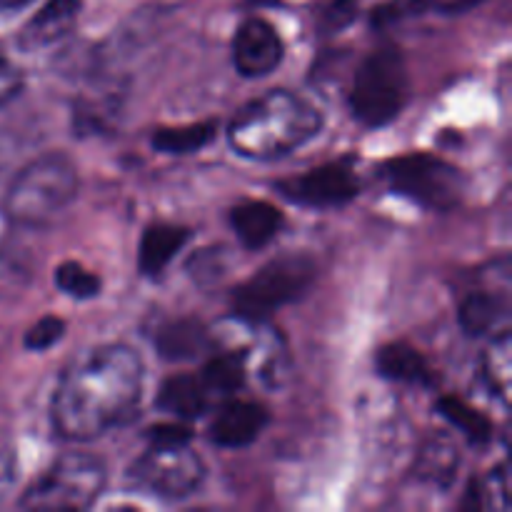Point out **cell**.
I'll return each instance as SVG.
<instances>
[{
  "instance_id": "13",
  "label": "cell",
  "mask_w": 512,
  "mask_h": 512,
  "mask_svg": "<svg viewBox=\"0 0 512 512\" xmlns=\"http://www.w3.org/2000/svg\"><path fill=\"white\" fill-rule=\"evenodd\" d=\"M190 240V230L173 223H153L145 228L138 248V268L148 278H158L170 260L185 248Z\"/></svg>"
},
{
  "instance_id": "17",
  "label": "cell",
  "mask_w": 512,
  "mask_h": 512,
  "mask_svg": "<svg viewBox=\"0 0 512 512\" xmlns=\"http://www.w3.org/2000/svg\"><path fill=\"white\" fill-rule=\"evenodd\" d=\"M375 368L383 378L395 380V383L405 385H430L433 383V370H430L428 360L423 353L408 343H390L380 348L378 358H375Z\"/></svg>"
},
{
  "instance_id": "16",
  "label": "cell",
  "mask_w": 512,
  "mask_h": 512,
  "mask_svg": "<svg viewBox=\"0 0 512 512\" xmlns=\"http://www.w3.org/2000/svg\"><path fill=\"white\" fill-rule=\"evenodd\" d=\"M78 13L80 0H48L38 10V15L25 25L20 43L25 48H45V45L55 43V40H60L73 28Z\"/></svg>"
},
{
  "instance_id": "19",
  "label": "cell",
  "mask_w": 512,
  "mask_h": 512,
  "mask_svg": "<svg viewBox=\"0 0 512 512\" xmlns=\"http://www.w3.org/2000/svg\"><path fill=\"white\" fill-rule=\"evenodd\" d=\"M413 473L420 483L448 488L455 480V473H458V450H455L453 440L445 438V435L430 438L420 448Z\"/></svg>"
},
{
  "instance_id": "6",
  "label": "cell",
  "mask_w": 512,
  "mask_h": 512,
  "mask_svg": "<svg viewBox=\"0 0 512 512\" xmlns=\"http://www.w3.org/2000/svg\"><path fill=\"white\" fill-rule=\"evenodd\" d=\"M313 280V260L305 255H280L243 280L230 295V303L238 318L263 323L270 313L303 298Z\"/></svg>"
},
{
  "instance_id": "2",
  "label": "cell",
  "mask_w": 512,
  "mask_h": 512,
  "mask_svg": "<svg viewBox=\"0 0 512 512\" xmlns=\"http://www.w3.org/2000/svg\"><path fill=\"white\" fill-rule=\"evenodd\" d=\"M323 128L318 108L290 90H270L250 100L228 128V143L240 158L280 160L303 148Z\"/></svg>"
},
{
  "instance_id": "30",
  "label": "cell",
  "mask_w": 512,
  "mask_h": 512,
  "mask_svg": "<svg viewBox=\"0 0 512 512\" xmlns=\"http://www.w3.org/2000/svg\"><path fill=\"white\" fill-rule=\"evenodd\" d=\"M420 5H435V8H443V10H453L460 8V5H470L473 0H415Z\"/></svg>"
},
{
  "instance_id": "12",
  "label": "cell",
  "mask_w": 512,
  "mask_h": 512,
  "mask_svg": "<svg viewBox=\"0 0 512 512\" xmlns=\"http://www.w3.org/2000/svg\"><path fill=\"white\" fill-rule=\"evenodd\" d=\"M230 225L243 248L260 250L278 238L285 218L275 205L265 203V200H243L230 210Z\"/></svg>"
},
{
  "instance_id": "8",
  "label": "cell",
  "mask_w": 512,
  "mask_h": 512,
  "mask_svg": "<svg viewBox=\"0 0 512 512\" xmlns=\"http://www.w3.org/2000/svg\"><path fill=\"white\" fill-rule=\"evenodd\" d=\"M128 483L153 498L185 500L205 483V465L190 443L150 445L128 468Z\"/></svg>"
},
{
  "instance_id": "26",
  "label": "cell",
  "mask_w": 512,
  "mask_h": 512,
  "mask_svg": "<svg viewBox=\"0 0 512 512\" xmlns=\"http://www.w3.org/2000/svg\"><path fill=\"white\" fill-rule=\"evenodd\" d=\"M63 335H65L63 320L55 318V315H45V318H40L38 323L25 333V348L40 353V350H48L53 348L55 343H60Z\"/></svg>"
},
{
  "instance_id": "21",
  "label": "cell",
  "mask_w": 512,
  "mask_h": 512,
  "mask_svg": "<svg viewBox=\"0 0 512 512\" xmlns=\"http://www.w3.org/2000/svg\"><path fill=\"white\" fill-rule=\"evenodd\" d=\"M215 138V123L203 120V123L173 125V128L155 130L150 143L155 150L168 155H190L203 150L210 140Z\"/></svg>"
},
{
  "instance_id": "14",
  "label": "cell",
  "mask_w": 512,
  "mask_h": 512,
  "mask_svg": "<svg viewBox=\"0 0 512 512\" xmlns=\"http://www.w3.org/2000/svg\"><path fill=\"white\" fill-rule=\"evenodd\" d=\"M460 325L468 335H490L508 330L510 303L508 293L498 290H475L460 303Z\"/></svg>"
},
{
  "instance_id": "3",
  "label": "cell",
  "mask_w": 512,
  "mask_h": 512,
  "mask_svg": "<svg viewBox=\"0 0 512 512\" xmlns=\"http://www.w3.org/2000/svg\"><path fill=\"white\" fill-rule=\"evenodd\" d=\"M80 175L63 153H45L25 165L5 195V215L25 228L50 223L75 200Z\"/></svg>"
},
{
  "instance_id": "9",
  "label": "cell",
  "mask_w": 512,
  "mask_h": 512,
  "mask_svg": "<svg viewBox=\"0 0 512 512\" xmlns=\"http://www.w3.org/2000/svg\"><path fill=\"white\" fill-rule=\"evenodd\" d=\"M275 190L295 205L328 210L340 208V205L358 198L360 178L355 173L353 160L340 158L318 165V168L305 170L303 175H295V178L280 180Z\"/></svg>"
},
{
  "instance_id": "5",
  "label": "cell",
  "mask_w": 512,
  "mask_h": 512,
  "mask_svg": "<svg viewBox=\"0 0 512 512\" xmlns=\"http://www.w3.org/2000/svg\"><path fill=\"white\" fill-rule=\"evenodd\" d=\"M380 175L395 195H403L420 208L440 210V213L458 208L468 188L460 168L428 153H410L388 160L380 168Z\"/></svg>"
},
{
  "instance_id": "31",
  "label": "cell",
  "mask_w": 512,
  "mask_h": 512,
  "mask_svg": "<svg viewBox=\"0 0 512 512\" xmlns=\"http://www.w3.org/2000/svg\"><path fill=\"white\" fill-rule=\"evenodd\" d=\"M28 3L30 0H0V10H20Z\"/></svg>"
},
{
  "instance_id": "28",
  "label": "cell",
  "mask_w": 512,
  "mask_h": 512,
  "mask_svg": "<svg viewBox=\"0 0 512 512\" xmlns=\"http://www.w3.org/2000/svg\"><path fill=\"white\" fill-rule=\"evenodd\" d=\"M150 445H185L190 443V430L183 423H163L145 430Z\"/></svg>"
},
{
  "instance_id": "29",
  "label": "cell",
  "mask_w": 512,
  "mask_h": 512,
  "mask_svg": "<svg viewBox=\"0 0 512 512\" xmlns=\"http://www.w3.org/2000/svg\"><path fill=\"white\" fill-rule=\"evenodd\" d=\"M10 480H13V460H10V453L0 450V498L10 488Z\"/></svg>"
},
{
  "instance_id": "18",
  "label": "cell",
  "mask_w": 512,
  "mask_h": 512,
  "mask_svg": "<svg viewBox=\"0 0 512 512\" xmlns=\"http://www.w3.org/2000/svg\"><path fill=\"white\" fill-rule=\"evenodd\" d=\"M210 343H213V340H210ZM213 345H215V353H210L208 363H205L203 373H200L205 388L210 390V395L238 393V390L245 385V380H248V373H250L243 353H238V350L230 348V345H220V343H213Z\"/></svg>"
},
{
  "instance_id": "25",
  "label": "cell",
  "mask_w": 512,
  "mask_h": 512,
  "mask_svg": "<svg viewBox=\"0 0 512 512\" xmlns=\"http://www.w3.org/2000/svg\"><path fill=\"white\" fill-rule=\"evenodd\" d=\"M55 285L75 300H90L100 293V278L85 265L68 260L55 270Z\"/></svg>"
},
{
  "instance_id": "27",
  "label": "cell",
  "mask_w": 512,
  "mask_h": 512,
  "mask_svg": "<svg viewBox=\"0 0 512 512\" xmlns=\"http://www.w3.org/2000/svg\"><path fill=\"white\" fill-rule=\"evenodd\" d=\"M23 83V70L15 63H10V60L0 58V108H5L10 100L18 98L20 90H23Z\"/></svg>"
},
{
  "instance_id": "4",
  "label": "cell",
  "mask_w": 512,
  "mask_h": 512,
  "mask_svg": "<svg viewBox=\"0 0 512 512\" xmlns=\"http://www.w3.org/2000/svg\"><path fill=\"white\" fill-rule=\"evenodd\" d=\"M410 98V73L395 45H380L358 65L350 88V113L368 128H383L403 113Z\"/></svg>"
},
{
  "instance_id": "15",
  "label": "cell",
  "mask_w": 512,
  "mask_h": 512,
  "mask_svg": "<svg viewBox=\"0 0 512 512\" xmlns=\"http://www.w3.org/2000/svg\"><path fill=\"white\" fill-rule=\"evenodd\" d=\"M158 405L178 420H195L208 410L210 390L200 375H173L158 390Z\"/></svg>"
},
{
  "instance_id": "24",
  "label": "cell",
  "mask_w": 512,
  "mask_h": 512,
  "mask_svg": "<svg viewBox=\"0 0 512 512\" xmlns=\"http://www.w3.org/2000/svg\"><path fill=\"white\" fill-rule=\"evenodd\" d=\"M230 270V250L225 245H210V248H200L190 255L188 260V275L198 285L208 288V285H218L220 280L228 275Z\"/></svg>"
},
{
  "instance_id": "10",
  "label": "cell",
  "mask_w": 512,
  "mask_h": 512,
  "mask_svg": "<svg viewBox=\"0 0 512 512\" xmlns=\"http://www.w3.org/2000/svg\"><path fill=\"white\" fill-rule=\"evenodd\" d=\"M283 40L263 18H248L238 25L233 38V65L243 78H265L283 60Z\"/></svg>"
},
{
  "instance_id": "11",
  "label": "cell",
  "mask_w": 512,
  "mask_h": 512,
  "mask_svg": "<svg viewBox=\"0 0 512 512\" xmlns=\"http://www.w3.org/2000/svg\"><path fill=\"white\" fill-rule=\"evenodd\" d=\"M268 423L270 413L265 405L240 398L225 400L218 408V413H215L213 423H210V440L218 448H248V445H253L263 435Z\"/></svg>"
},
{
  "instance_id": "23",
  "label": "cell",
  "mask_w": 512,
  "mask_h": 512,
  "mask_svg": "<svg viewBox=\"0 0 512 512\" xmlns=\"http://www.w3.org/2000/svg\"><path fill=\"white\" fill-rule=\"evenodd\" d=\"M510 373H512L510 335L508 330H503V333H498V338L493 340V345H490L488 353H485L483 358L485 383H488V388L493 390V395H498L503 403L510 393Z\"/></svg>"
},
{
  "instance_id": "20",
  "label": "cell",
  "mask_w": 512,
  "mask_h": 512,
  "mask_svg": "<svg viewBox=\"0 0 512 512\" xmlns=\"http://www.w3.org/2000/svg\"><path fill=\"white\" fill-rule=\"evenodd\" d=\"M160 355L165 360H193L203 353L210 345V333L198 323V320H175L160 328L158 338H155Z\"/></svg>"
},
{
  "instance_id": "1",
  "label": "cell",
  "mask_w": 512,
  "mask_h": 512,
  "mask_svg": "<svg viewBox=\"0 0 512 512\" xmlns=\"http://www.w3.org/2000/svg\"><path fill=\"white\" fill-rule=\"evenodd\" d=\"M145 368L123 343L85 350L60 375L50 400V423L68 443H90L128 423L143 398Z\"/></svg>"
},
{
  "instance_id": "7",
  "label": "cell",
  "mask_w": 512,
  "mask_h": 512,
  "mask_svg": "<svg viewBox=\"0 0 512 512\" xmlns=\"http://www.w3.org/2000/svg\"><path fill=\"white\" fill-rule=\"evenodd\" d=\"M108 480L105 463L88 453L55 460L20 498L25 510H85L100 498Z\"/></svg>"
},
{
  "instance_id": "22",
  "label": "cell",
  "mask_w": 512,
  "mask_h": 512,
  "mask_svg": "<svg viewBox=\"0 0 512 512\" xmlns=\"http://www.w3.org/2000/svg\"><path fill=\"white\" fill-rule=\"evenodd\" d=\"M438 413L453 425L455 430L465 435L473 443H488L493 438V425L485 418L483 413H478L475 408H470L465 400L460 398H443L438 403Z\"/></svg>"
}]
</instances>
